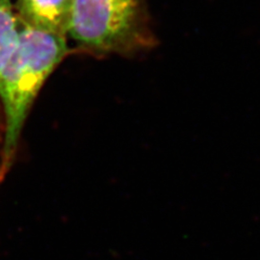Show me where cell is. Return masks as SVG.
<instances>
[{"mask_svg": "<svg viewBox=\"0 0 260 260\" xmlns=\"http://www.w3.org/2000/svg\"><path fill=\"white\" fill-rule=\"evenodd\" d=\"M67 53L65 36L21 23L18 45L0 70V100L5 116L2 175L12 164L24 124L39 90Z\"/></svg>", "mask_w": 260, "mask_h": 260, "instance_id": "cell-1", "label": "cell"}, {"mask_svg": "<svg viewBox=\"0 0 260 260\" xmlns=\"http://www.w3.org/2000/svg\"><path fill=\"white\" fill-rule=\"evenodd\" d=\"M69 32L102 53H130L153 43L140 0H74Z\"/></svg>", "mask_w": 260, "mask_h": 260, "instance_id": "cell-2", "label": "cell"}, {"mask_svg": "<svg viewBox=\"0 0 260 260\" xmlns=\"http://www.w3.org/2000/svg\"><path fill=\"white\" fill-rule=\"evenodd\" d=\"M73 5L74 0H19L18 18L23 25L65 36Z\"/></svg>", "mask_w": 260, "mask_h": 260, "instance_id": "cell-3", "label": "cell"}, {"mask_svg": "<svg viewBox=\"0 0 260 260\" xmlns=\"http://www.w3.org/2000/svg\"><path fill=\"white\" fill-rule=\"evenodd\" d=\"M21 23L10 5H0V70L18 45Z\"/></svg>", "mask_w": 260, "mask_h": 260, "instance_id": "cell-4", "label": "cell"}, {"mask_svg": "<svg viewBox=\"0 0 260 260\" xmlns=\"http://www.w3.org/2000/svg\"><path fill=\"white\" fill-rule=\"evenodd\" d=\"M0 5H10V0H0Z\"/></svg>", "mask_w": 260, "mask_h": 260, "instance_id": "cell-5", "label": "cell"}]
</instances>
